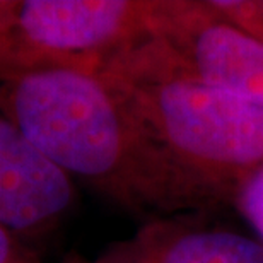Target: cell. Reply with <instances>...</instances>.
<instances>
[{
  "label": "cell",
  "instance_id": "6da1fadb",
  "mask_svg": "<svg viewBox=\"0 0 263 263\" xmlns=\"http://www.w3.org/2000/svg\"><path fill=\"white\" fill-rule=\"evenodd\" d=\"M0 111L46 159L132 214L167 217L195 202L99 72L0 73Z\"/></svg>",
  "mask_w": 263,
  "mask_h": 263
},
{
  "label": "cell",
  "instance_id": "7a4b0ae2",
  "mask_svg": "<svg viewBox=\"0 0 263 263\" xmlns=\"http://www.w3.org/2000/svg\"><path fill=\"white\" fill-rule=\"evenodd\" d=\"M147 36L98 72L117 89L197 210L233 203L241 183L263 164V104L178 73Z\"/></svg>",
  "mask_w": 263,
  "mask_h": 263
},
{
  "label": "cell",
  "instance_id": "3957f363",
  "mask_svg": "<svg viewBox=\"0 0 263 263\" xmlns=\"http://www.w3.org/2000/svg\"><path fill=\"white\" fill-rule=\"evenodd\" d=\"M149 34V0H0V73L98 72Z\"/></svg>",
  "mask_w": 263,
  "mask_h": 263
},
{
  "label": "cell",
  "instance_id": "277c9868",
  "mask_svg": "<svg viewBox=\"0 0 263 263\" xmlns=\"http://www.w3.org/2000/svg\"><path fill=\"white\" fill-rule=\"evenodd\" d=\"M147 40L181 76L263 104V40L210 0H149Z\"/></svg>",
  "mask_w": 263,
  "mask_h": 263
},
{
  "label": "cell",
  "instance_id": "5b68a950",
  "mask_svg": "<svg viewBox=\"0 0 263 263\" xmlns=\"http://www.w3.org/2000/svg\"><path fill=\"white\" fill-rule=\"evenodd\" d=\"M77 202V188L0 111V222L21 239L53 231Z\"/></svg>",
  "mask_w": 263,
  "mask_h": 263
},
{
  "label": "cell",
  "instance_id": "8992f818",
  "mask_svg": "<svg viewBox=\"0 0 263 263\" xmlns=\"http://www.w3.org/2000/svg\"><path fill=\"white\" fill-rule=\"evenodd\" d=\"M89 263H263V243L195 217H156Z\"/></svg>",
  "mask_w": 263,
  "mask_h": 263
},
{
  "label": "cell",
  "instance_id": "52a82bcc",
  "mask_svg": "<svg viewBox=\"0 0 263 263\" xmlns=\"http://www.w3.org/2000/svg\"><path fill=\"white\" fill-rule=\"evenodd\" d=\"M233 203L263 239V164L241 183Z\"/></svg>",
  "mask_w": 263,
  "mask_h": 263
},
{
  "label": "cell",
  "instance_id": "ba28073f",
  "mask_svg": "<svg viewBox=\"0 0 263 263\" xmlns=\"http://www.w3.org/2000/svg\"><path fill=\"white\" fill-rule=\"evenodd\" d=\"M210 2L226 17L263 40V0H210Z\"/></svg>",
  "mask_w": 263,
  "mask_h": 263
},
{
  "label": "cell",
  "instance_id": "9c48e42d",
  "mask_svg": "<svg viewBox=\"0 0 263 263\" xmlns=\"http://www.w3.org/2000/svg\"><path fill=\"white\" fill-rule=\"evenodd\" d=\"M0 263H43L38 255L14 234L9 228L0 222Z\"/></svg>",
  "mask_w": 263,
  "mask_h": 263
},
{
  "label": "cell",
  "instance_id": "30bf717a",
  "mask_svg": "<svg viewBox=\"0 0 263 263\" xmlns=\"http://www.w3.org/2000/svg\"><path fill=\"white\" fill-rule=\"evenodd\" d=\"M62 263H89V260H84L79 255H68Z\"/></svg>",
  "mask_w": 263,
  "mask_h": 263
}]
</instances>
